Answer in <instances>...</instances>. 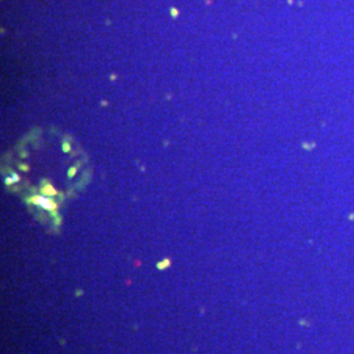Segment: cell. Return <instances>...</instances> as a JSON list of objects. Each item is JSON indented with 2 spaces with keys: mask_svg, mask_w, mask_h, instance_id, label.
Here are the masks:
<instances>
[{
  "mask_svg": "<svg viewBox=\"0 0 354 354\" xmlns=\"http://www.w3.org/2000/svg\"><path fill=\"white\" fill-rule=\"evenodd\" d=\"M30 204L36 205V206H39L41 209L43 210H47V211H54L58 209V204L57 202H54L53 199L50 198V197L47 196H33L30 197V198L28 199Z\"/></svg>",
  "mask_w": 354,
  "mask_h": 354,
  "instance_id": "obj_1",
  "label": "cell"
},
{
  "mask_svg": "<svg viewBox=\"0 0 354 354\" xmlns=\"http://www.w3.org/2000/svg\"><path fill=\"white\" fill-rule=\"evenodd\" d=\"M41 193L45 194V196H47V197H53V196H57L58 191L54 189L51 184H45L42 186V189H41Z\"/></svg>",
  "mask_w": 354,
  "mask_h": 354,
  "instance_id": "obj_2",
  "label": "cell"
},
{
  "mask_svg": "<svg viewBox=\"0 0 354 354\" xmlns=\"http://www.w3.org/2000/svg\"><path fill=\"white\" fill-rule=\"evenodd\" d=\"M169 265H171V260H169V259H164L163 261H160V262H158V265H156V268H158L159 270H165V269H167Z\"/></svg>",
  "mask_w": 354,
  "mask_h": 354,
  "instance_id": "obj_3",
  "label": "cell"
},
{
  "mask_svg": "<svg viewBox=\"0 0 354 354\" xmlns=\"http://www.w3.org/2000/svg\"><path fill=\"white\" fill-rule=\"evenodd\" d=\"M76 171H77V167H71L68 169V172H67V176L71 178V177H74L75 176V173H76Z\"/></svg>",
  "mask_w": 354,
  "mask_h": 354,
  "instance_id": "obj_4",
  "label": "cell"
},
{
  "mask_svg": "<svg viewBox=\"0 0 354 354\" xmlns=\"http://www.w3.org/2000/svg\"><path fill=\"white\" fill-rule=\"evenodd\" d=\"M4 184H5V185H8V186H9V185H12V184H14V180L12 178V177H5V178H4Z\"/></svg>",
  "mask_w": 354,
  "mask_h": 354,
  "instance_id": "obj_5",
  "label": "cell"
},
{
  "mask_svg": "<svg viewBox=\"0 0 354 354\" xmlns=\"http://www.w3.org/2000/svg\"><path fill=\"white\" fill-rule=\"evenodd\" d=\"M63 151L64 152H70V150H71V146H70V143L68 142H63Z\"/></svg>",
  "mask_w": 354,
  "mask_h": 354,
  "instance_id": "obj_6",
  "label": "cell"
},
{
  "mask_svg": "<svg viewBox=\"0 0 354 354\" xmlns=\"http://www.w3.org/2000/svg\"><path fill=\"white\" fill-rule=\"evenodd\" d=\"M11 177L14 180V182H17V181H20V176L17 175V173H14V172H11Z\"/></svg>",
  "mask_w": 354,
  "mask_h": 354,
  "instance_id": "obj_7",
  "label": "cell"
},
{
  "mask_svg": "<svg viewBox=\"0 0 354 354\" xmlns=\"http://www.w3.org/2000/svg\"><path fill=\"white\" fill-rule=\"evenodd\" d=\"M20 169H22V171H28L29 168H28V165H24V164H21V165H20Z\"/></svg>",
  "mask_w": 354,
  "mask_h": 354,
  "instance_id": "obj_8",
  "label": "cell"
},
{
  "mask_svg": "<svg viewBox=\"0 0 354 354\" xmlns=\"http://www.w3.org/2000/svg\"><path fill=\"white\" fill-rule=\"evenodd\" d=\"M83 292H82V290H77V292H76V295H82Z\"/></svg>",
  "mask_w": 354,
  "mask_h": 354,
  "instance_id": "obj_9",
  "label": "cell"
}]
</instances>
